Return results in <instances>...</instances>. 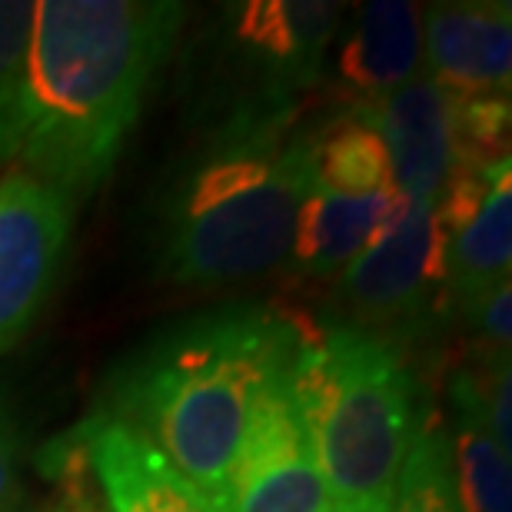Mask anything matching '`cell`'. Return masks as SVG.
I'll return each instance as SVG.
<instances>
[{"mask_svg":"<svg viewBox=\"0 0 512 512\" xmlns=\"http://www.w3.org/2000/svg\"><path fill=\"white\" fill-rule=\"evenodd\" d=\"M183 14L173 0H37L20 170L87 200L114 173Z\"/></svg>","mask_w":512,"mask_h":512,"instance_id":"obj_1","label":"cell"},{"mask_svg":"<svg viewBox=\"0 0 512 512\" xmlns=\"http://www.w3.org/2000/svg\"><path fill=\"white\" fill-rule=\"evenodd\" d=\"M300 110L240 107L210 133L157 213V273L180 290H220L290 260L313 190L316 124Z\"/></svg>","mask_w":512,"mask_h":512,"instance_id":"obj_2","label":"cell"},{"mask_svg":"<svg viewBox=\"0 0 512 512\" xmlns=\"http://www.w3.org/2000/svg\"><path fill=\"white\" fill-rule=\"evenodd\" d=\"M296 346V320L240 303L150 340L110 380L100 419L143 436L213 503L253 403Z\"/></svg>","mask_w":512,"mask_h":512,"instance_id":"obj_3","label":"cell"},{"mask_svg":"<svg viewBox=\"0 0 512 512\" xmlns=\"http://www.w3.org/2000/svg\"><path fill=\"white\" fill-rule=\"evenodd\" d=\"M290 383L333 503L386 509L423 423L399 343L346 320L296 323Z\"/></svg>","mask_w":512,"mask_h":512,"instance_id":"obj_4","label":"cell"},{"mask_svg":"<svg viewBox=\"0 0 512 512\" xmlns=\"http://www.w3.org/2000/svg\"><path fill=\"white\" fill-rule=\"evenodd\" d=\"M293 350L256 396L247 433L210 512H326L333 506L293 399Z\"/></svg>","mask_w":512,"mask_h":512,"instance_id":"obj_5","label":"cell"},{"mask_svg":"<svg viewBox=\"0 0 512 512\" xmlns=\"http://www.w3.org/2000/svg\"><path fill=\"white\" fill-rule=\"evenodd\" d=\"M74 200L24 170L0 177V356L44 313L74 237Z\"/></svg>","mask_w":512,"mask_h":512,"instance_id":"obj_6","label":"cell"},{"mask_svg":"<svg viewBox=\"0 0 512 512\" xmlns=\"http://www.w3.org/2000/svg\"><path fill=\"white\" fill-rule=\"evenodd\" d=\"M439 293H446V237L433 203L409 200L403 223L336 276V296L343 303L340 320L389 340L423 323Z\"/></svg>","mask_w":512,"mask_h":512,"instance_id":"obj_7","label":"cell"},{"mask_svg":"<svg viewBox=\"0 0 512 512\" xmlns=\"http://www.w3.org/2000/svg\"><path fill=\"white\" fill-rule=\"evenodd\" d=\"M346 14L330 0H247L227 10V40L260 77L256 107H296L323 74L333 34Z\"/></svg>","mask_w":512,"mask_h":512,"instance_id":"obj_8","label":"cell"},{"mask_svg":"<svg viewBox=\"0 0 512 512\" xmlns=\"http://www.w3.org/2000/svg\"><path fill=\"white\" fill-rule=\"evenodd\" d=\"M350 114L383 140L393 187L413 203H436L453 170V97L416 77L393 94L353 104Z\"/></svg>","mask_w":512,"mask_h":512,"instance_id":"obj_9","label":"cell"},{"mask_svg":"<svg viewBox=\"0 0 512 512\" xmlns=\"http://www.w3.org/2000/svg\"><path fill=\"white\" fill-rule=\"evenodd\" d=\"M423 67L449 97L509 94L512 7L506 0H463L423 10Z\"/></svg>","mask_w":512,"mask_h":512,"instance_id":"obj_10","label":"cell"},{"mask_svg":"<svg viewBox=\"0 0 512 512\" xmlns=\"http://www.w3.org/2000/svg\"><path fill=\"white\" fill-rule=\"evenodd\" d=\"M74 436L87 453L110 512H210V503L133 429L90 416Z\"/></svg>","mask_w":512,"mask_h":512,"instance_id":"obj_11","label":"cell"},{"mask_svg":"<svg viewBox=\"0 0 512 512\" xmlns=\"http://www.w3.org/2000/svg\"><path fill=\"white\" fill-rule=\"evenodd\" d=\"M409 200L396 187L343 197L316 187L306 193L293 230V263L303 276H340L363 250L403 223Z\"/></svg>","mask_w":512,"mask_h":512,"instance_id":"obj_12","label":"cell"},{"mask_svg":"<svg viewBox=\"0 0 512 512\" xmlns=\"http://www.w3.org/2000/svg\"><path fill=\"white\" fill-rule=\"evenodd\" d=\"M336 77L353 104L386 97L423 77V7L409 0L363 4L336 54Z\"/></svg>","mask_w":512,"mask_h":512,"instance_id":"obj_13","label":"cell"},{"mask_svg":"<svg viewBox=\"0 0 512 512\" xmlns=\"http://www.w3.org/2000/svg\"><path fill=\"white\" fill-rule=\"evenodd\" d=\"M446 237V293L449 300L506 280L512 266V177L509 160H499L483 203Z\"/></svg>","mask_w":512,"mask_h":512,"instance_id":"obj_14","label":"cell"},{"mask_svg":"<svg viewBox=\"0 0 512 512\" xmlns=\"http://www.w3.org/2000/svg\"><path fill=\"white\" fill-rule=\"evenodd\" d=\"M456 429L449 433L453 443V479L459 512H512V463L509 449H503L486 429L483 416L466 393L459 376L449 386Z\"/></svg>","mask_w":512,"mask_h":512,"instance_id":"obj_15","label":"cell"},{"mask_svg":"<svg viewBox=\"0 0 512 512\" xmlns=\"http://www.w3.org/2000/svg\"><path fill=\"white\" fill-rule=\"evenodd\" d=\"M313 183L343 197H363L393 187V170L376 130L350 110L333 117L330 124H316Z\"/></svg>","mask_w":512,"mask_h":512,"instance_id":"obj_16","label":"cell"},{"mask_svg":"<svg viewBox=\"0 0 512 512\" xmlns=\"http://www.w3.org/2000/svg\"><path fill=\"white\" fill-rule=\"evenodd\" d=\"M383 512H459L453 443L443 419L423 416Z\"/></svg>","mask_w":512,"mask_h":512,"instance_id":"obj_17","label":"cell"},{"mask_svg":"<svg viewBox=\"0 0 512 512\" xmlns=\"http://www.w3.org/2000/svg\"><path fill=\"white\" fill-rule=\"evenodd\" d=\"M30 34L34 0H0V167L17 160L24 137Z\"/></svg>","mask_w":512,"mask_h":512,"instance_id":"obj_18","label":"cell"},{"mask_svg":"<svg viewBox=\"0 0 512 512\" xmlns=\"http://www.w3.org/2000/svg\"><path fill=\"white\" fill-rule=\"evenodd\" d=\"M509 94L453 97V167H489L509 160Z\"/></svg>","mask_w":512,"mask_h":512,"instance_id":"obj_19","label":"cell"},{"mask_svg":"<svg viewBox=\"0 0 512 512\" xmlns=\"http://www.w3.org/2000/svg\"><path fill=\"white\" fill-rule=\"evenodd\" d=\"M40 463H44V473L57 486L54 499L44 503V512H110L104 489H100L94 469L87 463L84 446H80L74 433L54 439L44 449Z\"/></svg>","mask_w":512,"mask_h":512,"instance_id":"obj_20","label":"cell"},{"mask_svg":"<svg viewBox=\"0 0 512 512\" xmlns=\"http://www.w3.org/2000/svg\"><path fill=\"white\" fill-rule=\"evenodd\" d=\"M456 310L463 316L466 330L473 333V346L509 350V343H512V283H509V276L463 296V300H456Z\"/></svg>","mask_w":512,"mask_h":512,"instance_id":"obj_21","label":"cell"},{"mask_svg":"<svg viewBox=\"0 0 512 512\" xmlns=\"http://www.w3.org/2000/svg\"><path fill=\"white\" fill-rule=\"evenodd\" d=\"M24 486V429L14 399L0 386V512H27Z\"/></svg>","mask_w":512,"mask_h":512,"instance_id":"obj_22","label":"cell"},{"mask_svg":"<svg viewBox=\"0 0 512 512\" xmlns=\"http://www.w3.org/2000/svg\"><path fill=\"white\" fill-rule=\"evenodd\" d=\"M326 512H383V509H370V506H346V503H333Z\"/></svg>","mask_w":512,"mask_h":512,"instance_id":"obj_23","label":"cell"},{"mask_svg":"<svg viewBox=\"0 0 512 512\" xmlns=\"http://www.w3.org/2000/svg\"><path fill=\"white\" fill-rule=\"evenodd\" d=\"M27 512H44V506H37V503H30V509Z\"/></svg>","mask_w":512,"mask_h":512,"instance_id":"obj_24","label":"cell"}]
</instances>
